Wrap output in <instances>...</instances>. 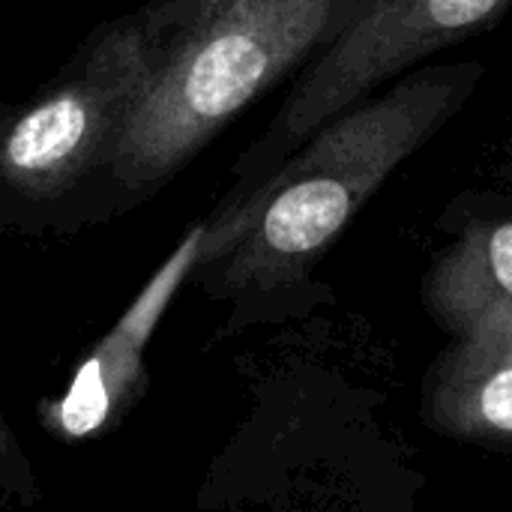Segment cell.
Here are the masks:
<instances>
[{"mask_svg":"<svg viewBox=\"0 0 512 512\" xmlns=\"http://www.w3.org/2000/svg\"><path fill=\"white\" fill-rule=\"evenodd\" d=\"M204 3H207V0H147V3L141 6V12H144L147 24H150L156 33L165 36L168 30H174L177 24H183L192 12H198Z\"/></svg>","mask_w":512,"mask_h":512,"instance_id":"9","label":"cell"},{"mask_svg":"<svg viewBox=\"0 0 512 512\" xmlns=\"http://www.w3.org/2000/svg\"><path fill=\"white\" fill-rule=\"evenodd\" d=\"M426 414L450 438L512 450V327L456 339L429 378Z\"/></svg>","mask_w":512,"mask_h":512,"instance_id":"6","label":"cell"},{"mask_svg":"<svg viewBox=\"0 0 512 512\" xmlns=\"http://www.w3.org/2000/svg\"><path fill=\"white\" fill-rule=\"evenodd\" d=\"M369 0H207L162 36L105 180V216L147 201Z\"/></svg>","mask_w":512,"mask_h":512,"instance_id":"2","label":"cell"},{"mask_svg":"<svg viewBox=\"0 0 512 512\" xmlns=\"http://www.w3.org/2000/svg\"><path fill=\"white\" fill-rule=\"evenodd\" d=\"M426 300L456 339L512 327V219L462 234L432 267Z\"/></svg>","mask_w":512,"mask_h":512,"instance_id":"7","label":"cell"},{"mask_svg":"<svg viewBox=\"0 0 512 512\" xmlns=\"http://www.w3.org/2000/svg\"><path fill=\"white\" fill-rule=\"evenodd\" d=\"M159 51L162 36L141 9L111 18L21 108L0 111V228L69 225V204L105 198L117 144Z\"/></svg>","mask_w":512,"mask_h":512,"instance_id":"3","label":"cell"},{"mask_svg":"<svg viewBox=\"0 0 512 512\" xmlns=\"http://www.w3.org/2000/svg\"><path fill=\"white\" fill-rule=\"evenodd\" d=\"M0 498L18 507H36L42 501L33 462L24 453L18 435L12 432L3 408H0Z\"/></svg>","mask_w":512,"mask_h":512,"instance_id":"8","label":"cell"},{"mask_svg":"<svg viewBox=\"0 0 512 512\" xmlns=\"http://www.w3.org/2000/svg\"><path fill=\"white\" fill-rule=\"evenodd\" d=\"M510 6L512 0H369L297 75L282 111L237 162V183L222 204L252 192L324 123L375 87L432 51L489 27Z\"/></svg>","mask_w":512,"mask_h":512,"instance_id":"4","label":"cell"},{"mask_svg":"<svg viewBox=\"0 0 512 512\" xmlns=\"http://www.w3.org/2000/svg\"><path fill=\"white\" fill-rule=\"evenodd\" d=\"M204 234L207 222H198L186 231V237L156 267L147 285L117 318V324L78 363L66 390L54 399L39 402L36 423L48 438L63 447L99 441L120 429L135 405L147 396V348L174 297L192 279L201 261Z\"/></svg>","mask_w":512,"mask_h":512,"instance_id":"5","label":"cell"},{"mask_svg":"<svg viewBox=\"0 0 512 512\" xmlns=\"http://www.w3.org/2000/svg\"><path fill=\"white\" fill-rule=\"evenodd\" d=\"M480 72L423 69L336 114L252 192L219 204L192 282L246 309L303 279L378 186L462 108Z\"/></svg>","mask_w":512,"mask_h":512,"instance_id":"1","label":"cell"}]
</instances>
